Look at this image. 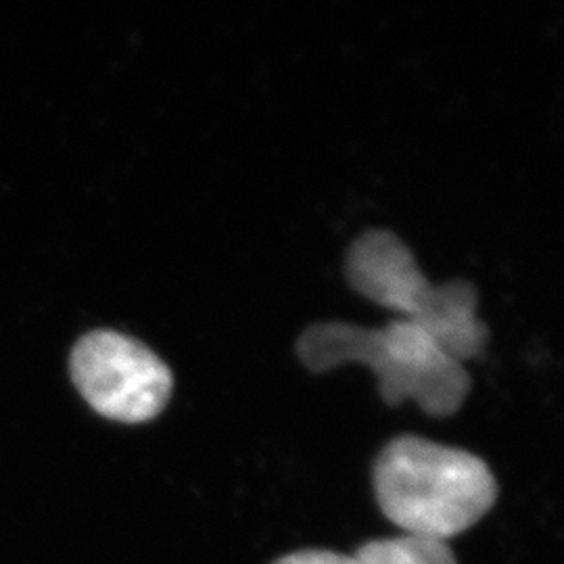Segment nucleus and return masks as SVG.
Wrapping results in <instances>:
<instances>
[{
  "mask_svg": "<svg viewBox=\"0 0 564 564\" xmlns=\"http://www.w3.org/2000/svg\"><path fill=\"white\" fill-rule=\"evenodd\" d=\"M297 356L312 372L364 364L375 372L384 403L402 405L414 400L424 414L435 419L456 414L470 391L464 364L445 354L423 328L405 321L383 328L312 324L297 341Z\"/></svg>",
  "mask_w": 564,
  "mask_h": 564,
  "instance_id": "nucleus-1",
  "label": "nucleus"
},
{
  "mask_svg": "<svg viewBox=\"0 0 564 564\" xmlns=\"http://www.w3.org/2000/svg\"><path fill=\"white\" fill-rule=\"evenodd\" d=\"M372 481L391 523L444 542L479 523L498 498L496 477L479 456L414 435L384 445Z\"/></svg>",
  "mask_w": 564,
  "mask_h": 564,
  "instance_id": "nucleus-2",
  "label": "nucleus"
},
{
  "mask_svg": "<svg viewBox=\"0 0 564 564\" xmlns=\"http://www.w3.org/2000/svg\"><path fill=\"white\" fill-rule=\"evenodd\" d=\"M345 274L366 300L416 324L458 362L481 356L489 330L477 316L479 295L466 281L431 284L414 253L389 230H370L347 251Z\"/></svg>",
  "mask_w": 564,
  "mask_h": 564,
  "instance_id": "nucleus-3",
  "label": "nucleus"
},
{
  "mask_svg": "<svg viewBox=\"0 0 564 564\" xmlns=\"http://www.w3.org/2000/svg\"><path fill=\"white\" fill-rule=\"evenodd\" d=\"M72 379L82 398L109 421L126 424L158 419L172 398L170 366L134 337L93 330L72 351Z\"/></svg>",
  "mask_w": 564,
  "mask_h": 564,
  "instance_id": "nucleus-4",
  "label": "nucleus"
},
{
  "mask_svg": "<svg viewBox=\"0 0 564 564\" xmlns=\"http://www.w3.org/2000/svg\"><path fill=\"white\" fill-rule=\"evenodd\" d=\"M354 558L358 564H458L447 542L416 533L372 540L360 545Z\"/></svg>",
  "mask_w": 564,
  "mask_h": 564,
  "instance_id": "nucleus-5",
  "label": "nucleus"
},
{
  "mask_svg": "<svg viewBox=\"0 0 564 564\" xmlns=\"http://www.w3.org/2000/svg\"><path fill=\"white\" fill-rule=\"evenodd\" d=\"M272 564H358L354 558V554H341V552H333V550H300V552H291L284 554L279 561Z\"/></svg>",
  "mask_w": 564,
  "mask_h": 564,
  "instance_id": "nucleus-6",
  "label": "nucleus"
}]
</instances>
